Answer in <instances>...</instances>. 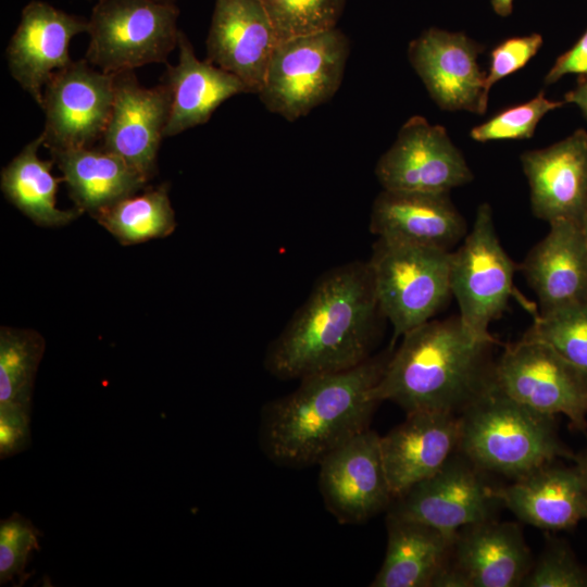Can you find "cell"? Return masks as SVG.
Listing matches in <instances>:
<instances>
[{
  "label": "cell",
  "mask_w": 587,
  "mask_h": 587,
  "mask_svg": "<svg viewBox=\"0 0 587 587\" xmlns=\"http://www.w3.org/2000/svg\"><path fill=\"white\" fill-rule=\"evenodd\" d=\"M383 317L367 262L352 261L320 276L265 354L279 379L339 372L367 359Z\"/></svg>",
  "instance_id": "1"
},
{
  "label": "cell",
  "mask_w": 587,
  "mask_h": 587,
  "mask_svg": "<svg viewBox=\"0 0 587 587\" xmlns=\"http://www.w3.org/2000/svg\"><path fill=\"white\" fill-rule=\"evenodd\" d=\"M389 357H371L348 370L301 378L292 392L267 403L260 442L268 459L288 467L320 464L366 430L379 403L375 387Z\"/></svg>",
  "instance_id": "2"
},
{
  "label": "cell",
  "mask_w": 587,
  "mask_h": 587,
  "mask_svg": "<svg viewBox=\"0 0 587 587\" xmlns=\"http://www.w3.org/2000/svg\"><path fill=\"white\" fill-rule=\"evenodd\" d=\"M491 345L466 330L459 316L430 320L402 336L375 387V398L396 403L405 414H460L491 380L487 361Z\"/></svg>",
  "instance_id": "3"
},
{
  "label": "cell",
  "mask_w": 587,
  "mask_h": 587,
  "mask_svg": "<svg viewBox=\"0 0 587 587\" xmlns=\"http://www.w3.org/2000/svg\"><path fill=\"white\" fill-rule=\"evenodd\" d=\"M459 451L484 472L513 479L575 452L560 439L554 415L535 411L492 382L459 414Z\"/></svg>",
  "instance_id": "4"
},
{
  "label": "cell",
  "mask_w": 587,
  "mask_h": 587,
  "mask_svg": "<svg viewBox=\"0 0 587 587\" xmlns=\"http://www.w3.org/2000/svg\"><path fill=\"white\" fill-rule=\"evenodd\" d=\"M452 251L376 240L367 261L376 301L394 340L430 321L450 290Z\"/></svg>",
  "instance_id": "5"
},
{
  "label": "cell",
  "mask_w": 587,
  "mask_h": 587,
  "mask_svg": "<svg viewBox=\"0 0 587 587\" xmlns=\"http://www.w3.org/2000/svg\"><path fill=\"white\" fill-rule=\"evenodd\" d=\"M178 16L174 1L97 0L88 20L85 59L108 74L167 64L177 48Z\"/></svg>",
  "instance_id": "6"
},
{
  "label": "cell",
  "mask_w": 587,
  "mask_h": 587,
  "mask_svg": "<svg viewBox=\"0 0 587 587\" xmlns=\"http://www.w3.org/2000/svg\"><path fill=\"white\" fill-rule=\"evenodd\" d=\"M350 45L337 27L278 42L259 97L289 122L328 101L345 74Z\"/></svg>",
  "instance_id": "7"
},
{
  "label": "cell",
  "mask_w": 587,
  "mask_h": 587,
  "mask_svg": "<svg viewBox=\"0 0 587 587\" xmlns=\"http://www.w3.org/2000/svg\"><path fill=\"white\" fill-rule=\"evenodd\" d=\"M515 270L498 238L490 205L482 203L472 229L452 251L450 264V290L459 305V319L477 339L496 342L489 325L515 296Z\"/></svg>",
  "instance_id": "8"
},
{
  "label": "cell",
  "mask_w": 587,
  "mask_h": 587,
  "mask_svg": "<svg viewBox=\"0 0 587 587\" xmlns=\"http://www.w3.org/2000/svg\"><path fill=\"white\" fill-rule=\"evenodd\" d=\"M494 384L508 397L549 415L562 414L587 435V374L551 346L523 337L492 366Z\"/></svg>",
  "instance_id": "9"
},
{
  "label": "cell",
  "mask_w": 587,
  "mask_h": 587,
  "mask_svg": "<svg viewBox=\"0 0 587 587\" xmlns=\"http://www.w3.org/2000/svg\"><path fill=\"white\" fill-rule=\"evenodd\" d=\"M113 100L114 74L96 68L85 58L54 72L40 104L43 146L49 151L93 147L103 137Z\"/></svg>",
  "instance_id": "10"
},
{
  "label": "cell",
  "mask_w": 587,
  "mask_h": 587,
  "mask_svg": "<svg viewBox=\"0 0 587 587\" xmlns=\"http://www.w3.org/2000/svg\"><path fill=\"white\" fill-rule=\"evenodd\" d=\"M388 514L428 525L447 536L492 519L500 503L484 471L459 450L434 475L392 501Z\"/></svg>",
  "instance_id": "11"
},
{
  "label": "cell",
  "mask_w": 587,
  "mask_h": 587,
  "mask_svg": "<svg viewBox=\"0 0 587 587\" xmlns=\"http://www.w3.org/2000/svg\"><path fill=\"white\" fill-rule=\"evenodd\" d=\"M375 175L383 189L449 192L473 179L446 128L424 116H411L391 147L379 158Z\"/></svg>",
  "instance_id": "12"
},
{
  "label": "cell",
  "mask_w": 587,
  "mask_h": 587,
  "mask_svg": "<svg viewBox=\"0 0 587 587\" xmlns=\"http://www.w3.org/2000/svg\"><path fill=\"white\" fill-rule=\"evenodd\" d=\"M319 465L325 507L342 524L363 523L394 501L380 436L370 428L332 451Z\"/></svg>",
  "instance_id": "13"
},
{
  "label": "cell",
  "mask_w": 587,
  "mask_h": 587,
  "mask_svg": "<svg viewBox=\"0 0 587 587\" xmlns=\"http://www.w3.org/2000/svg\"><path fill=\"white\" fill-rule=\"evenodd\" d=\"M533 565L519 524L492 519L460 529L434 587L522 586Z\"/></svg>",
  "instance_id": "14"
},
{
  "label": "cell",
  "mask_w": 587,
  "mask_h": 587,
  "mask_svg": "<svg viewBox=\"0 0 587 587\" xmlns=\"http://www.w3.org/2000/svg\"><path fill=\"white\" fill-rule=\"evenodd\" d=\"M483 51L464 33L432 27L409 43L408 58L441 110L484 114L486 75L478 64Z\"/></svg>",
  "instance_id": "15"
},
{
  "label": "cell",
  "mask_w": 587,
  "mask_h": 587,
  "mask_svg": "<svg viewBox=\"0 0 587 587\" xmlns=\"http://www.w3.org/2000/svg\"><path fill=\"white\" fill-rule=\"evenodd\" d=\"M170 110L171 91L164 82L147 88L134 71L114 74L113 107L101 148L150 180L157 172Z\"/></svg>",
  "instance_id": "16"
},
{
  "label": "cell",
  "mask_w": 587,
  "mask_h": 587,
  "mask_svg": "<svg viewBox=\"0 0 587 587\" xmlns=\"http://www.w3.org/2000/svg\"><path fill=\"white\" fill-rule=\"evenodd\" d=\"M87 30V18L43 1L33 0L22 10L20 23L5 49V59L11 76L39 107L50 76L73 62L71 40Z\"/></svg>",
  "instance_id": "17"
},
{
  "label": "cell",
  "mask_w": 587,
  "mask_h": 587,
  "mask_svg": "<svg viewBox=\"0 0 587 587\" xmlns=\"http://www.w3.org/2000/svg\"><path fill=\"white\" fill-rule=\"evenodd\" d=\"M262 0H215L207 37V59L259 93L278 45Z\"/></svg>",
  "instance_id": "18"
},
{
  "label": "cell",
  "mask_w": 587,
  "mask_h": 587,
  "mask_svg": "<svg viewBox=\"0 0 587 587\" xmlns=\"http://www.w3.org/2000/svg\"><path fill=\"white\" fill-rule=\"evenodd\" d=\"M534 215L549 224H580L587 207V132L578 128L542 149L521 154Z\"/></svg>",
  "instance_id": "19"
},
{
  "label": "cell",
  "mask_w": 587,
  "mask_h": 587,
  "mask_svg": "<svg viewBox=\"0 0 587 587\" xmlns=\"http://www.w3.org/2000/svg\"><path fill=\"white\" fill-rule=\"evenodd\" d=\"M460 416L423 411L407 419L385 436L380 451L394 500L437 473L458 451Z\"/></svg>",
  "instance_id": "20"
},
{
  "label": "cell",
  "mask_w": 587,
  "mask_h": 587,
  "mask_svg": "<svg viewBox=\"0 0 587 587\" xmlns=\"http://www.w3.org/2000/svg\"><path fill=\"white\" fill-rule=\"evenodd\" d=\"M496 494L520 521L547 532L572 529L587 521V473L576 462H551L496 487Z\"/></svg>",
  "instance_id": "21"
},
{
  "label": "cell",
  "mask_w": 587,
  "mask_h": 587,
  "mask_svg": "<svg viewBox=\"0 0 587 587\" xmlns=\"http://www.w3.org/2000/svg\"><path fill=\"white\" fill-rule=\"evenodd\" d=\"M370 230L386 241L451 251L466 224L449 192L383 189L372 204Z\"/></svg>",
  "instance_id": "22"
},
{
  "label": "cell",
  "mask_w": 587,
  "mask_h": 587,
  "mask_svg": "<svg viewBox=\"0 0 587 587\" xmlns=\"http://www.w3.org/2000/svg\"><path fill=\"white\" fill-rule=\"evenodd\" d=\"M549 226L521 265L541 314L587 301V243L580 224L557 221Z\"/></svg>",
  "instance_id": "23"
},
{
  "label": "cell",
  "mask_w": 587,
  "mask_h": 587,
  "mask_svg": "<svg viewBox=\"0 0 587 587\" xmlns=\"http://www.w3.org/2000/svg\"><path fill=\"white\" fill-rule=\"evenodd\" d=\"M178 60L166 64L163 82L171 91V110L164 137H173L207 123L227 99L249 92L240 78L215 65L199 60L188 37L179 32Z\"/></svg>",
  "instance_id": "24"
},
{
  "label": "cell",
  "mask_w": 587,
  "mask_h": 587,
  "mask_svg": "<svg viewBox=\"0 0 587 587\" xmlns=\"http://www.w3.org/2000/svg\"><path fill=\"white\" fill-rule=\"evenodd\" d=\"M454 537L423 523L387 516V547L372 587H433L449 563Z\"/></svg>",
  "instance_id": "25"
},
{
  "label": "cell",
  "mask_w": 587,
  "mask_h": 587,
  "mask_svg": "<svg viewBox=\"0 0 587 587\" xmlns=\"http://www.w3.org/2000/svg\"><path fill=\"white\" fill-rule=\"evenodd\" d=\"M75 207L95 216L143 189L149 180L118 155L103 148L50 151Z\"/></svg>",
  "instance_id": "26"
},
{
  "label": "cell",
  "mask_w": 587,
  "mask_h": 587,
  "mask_svg": "<svg viewBox=\"0 0 587 587\" xmlns=\"http://www.w3.org/2000/svg\"><path fill=\"white\" fill-rule=\"evenodd\" d=\"M43 136L36 138L1 171L0 187L5 198L23 214L40 226H63L75 220L82 211L77 208L61 210L57 207L59 182L51 174L53 160L38 155Z\"/></svg>",
  "instance_id": "27"
},
{
  "label": "cell",
  "mask_w": 587,
  "mask_h": 587,
  "mask_svg": "<svg viewBox=\"0 0 587 587\" xmlns=\"http://www.w3.org/2000/svg\"><path fill=\"white\" fill-rule=\"evenodd\" d=\"M93 217L126 246L166 237L176 227L166 184L123 198Z\"/></svg>",
  "instance_id": "28"
},
{
  "label": "cell",
  "mask_w": 587,
  "mask_h": 587,
  "mask_svg": "<svg viewBox=\"0 0 587 587\" xmlns=\"http://www.w3.org/2000/svg\"><path fill=\"white\" fill-rule=\"evenodd\" d=\"M45 352L42 336L33 329H0V409L32 412L35 376Z\"/></svg>",
  "instance_id": "29"
},
{
  "label": "cell",
  "mask_w": 587,
  "mask_h": 587,
  "mask_svg": "<svg viewBox=\"0 0 587 587\" xmlns=\"http://www.w3.org/2000/svg\"><path fill=\"white\" fill-rule=\"evenodd\" d=\"M523 337L551 346L587 374V301L536 314Z\"/></svg>",
  "instance_id": "30"
},
{
  "label": "cell",
  "mask_w": 587,
  "mask_h": 587,
  "mask_svg": "<svg viewBox=\"0 0 587 587\" xmlns=\"http://www.w3.org/2000/svg\"><path fill=\"white\" fill-rule=\"evenodd\" d=\"M278 41L336 27L346 0H262Z\"/></svg>",
  "instance_id": "31"
},
{
  "label": "cell",
  "mask_w": 587,
  "mask_h": 587,
  "mask_svg": "<svg viewBox=\"0 0 587 587\" xmlns=\"http://www.w3.org/2000/svg\"><path fill=\"white\" fill-rule=\"evenodd\" d=\"M564 100H551L544 91L530 100L505 108L486 122L473 127L470 136L473 140L485 142L501 139H528L534 136L541 118L549 112L560 109Z\"/></svg>",
  "instance_id": "32"
},
{
  "label": "cell",
  "mask_w": 587,
  "mask_h": 587,
  "mask_svg": "<svg viewBox=\"0 0 587 587\" xmlns=\"http://www.w3.org/2000/svg\"><path fill=\"white\" fill-rule=\"evenodd\" d=\"M41 532L17 512L0 522V585L29 577L25 567L34 552L40 550Z\"/></svg>",
  "instance_id": "33"
},
{
  "label": "cell",
  "mask_w": 587,
  "mask_h": 587,
  "mask_svg": "<svg viewBox=\"0 0 587 587\" xmlns=\"http://www.w3.org/2000/svg\"><path fill=\"white\" fill-rule=\"evenodd\" d=\"M522 586L587 587V567L577 560L566 541L550 538Z\"/></svg>",
  "instance_id": "34"
},
{
  "label": "cell",
  "mask_w": 587,
  "mask_h": 587,
  "mask_svg": "<svg viewBox=\"0 0 587 587\" xmlns=\"http://www.w3.org/2000/svg\"><path fill=\"white\" fill-rule=\"evenodd\" d=\"M542 41L541 35L535 33L508 38L491 50L484 86V99L487 103L491 87L500 79L524 67L539 51Z\"/></svg>",
  "instance_id": "35"
},
{
  "label": "cell",
  "mask_w": 587,
  "mask_h": 587,
  "mask_svg": "<svg viewBox=\"0 0 587 587\" xmlns=\"http://www.w3.org/2000/svg\"><path fill=\"white\" fill-rule=\"evenodd\" d=\"M30 414L20 409H0V459L26 450L32 442Z\"/></svg>",
  "instance_id": "36"
},
{
  "label": "cell",
  "mask_w": 587,
  "mask_h": 587,
  "mask_svg": "<svg viewBox=\"0 0 587 587\" xmlns=\"http://www.w3.org/2000/svg\"><path fill=\"white\" fill-rule=\"evenodd\" d=\"M569 74L587 77V29L567 51L558 57L544 82L552 85Z\"/></svg>",
  "instance_id": "37"
},
{
  "label": "cell",
  "mask_w": 587,
  "mask_h": 587,
  "mask_svg": "<svg viewBox=\"0 0 587 587\" xmlns=\"http://www.w3.org/2000/svg\"><path fill=\"white\" fill-rule=\"evenodd\" d=\"M565 103L577 105L587 120V77H578L576 87L570 90L564 99Z\"/></svg>",
  "instance_id": "38"
},
{
  "label": "cell",
  "mask_w": 587,
  "mask_h": 587,
  "mask_svg": "<svg viewBox=\"0 0 587 587\" xmlns=\"http://www.w3.org/2000/svg\"><path fill=\"white\" fill-rule=\"evenodd\" d=\"M514 0H491L494 11L500 16H508L513 11Z\"/></svg>",
  "instance_id": "39"
},
{
  "label": "cell",
  "mask_w": 587,
  "mask_h": 587,
  "mask_svg": "<svg viewBox=\"0 0 587 587\" xmlns=\"http://www.w3.org/2000/svg\"><path fill=\"white\" fill-rule=\"evenodd\" d=\"M578 463L587 473V447L579 451L578 453H575L574 461Z\"/></svg>",
  "instance_id": "40"
},
{
  "label": "cell",
  "mask_w": 587,
  "mask_h": 587,
  "mask_svg": "<svg viewBox=\"0 0 587 587\" xmlns=\"http://www.w3.org/2000/svg\"><path fill=\"white\" fill-rule=\"evenodd\" d=\"M580 227H582V232H583V235H584L586 243H587V207L585 209V212H584L582 221H580Z\"/></svg>",
  "instance_id": "41"
},
{
  "label": "cell",
  "mask_w": 587,
  "mask_h": 587,
  "mask_svg": "<svg viewBox=\"0 0 587 587\" xmlns=\"http://www.w3.org/2000/svg\"><path fill=\"white\" fill-rule=\"evenodd\" d=\"M161 1H175V0H161Z\"/></svg>",
  "instance_id": "42"
}]
</instances>
